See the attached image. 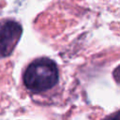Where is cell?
Listing matches in <instances>:
<instances>
[{
  "label": "cell",
  "mask_w": 120,
  "mask_h": 120,
  "mask_svg": "<svg viewBox=\"0 0 120 120\" xmlns=\"http://www.w3.org/2000/svg\"><path fill=\"white\" fill-rule=\"evenodd\" d=\"M59 71L55 62L40 57L29 64L23 73V83L32 92L40 93L53 87L58 82Z\"/></svg>",
  "instance_id": "1"
},
{
  "label": "cell",
  "mask_w": 120,
  "mask_h": 120,
  "mask_svg": "<svg viewBox=\"0 0 120 120\" xmlns=\"http://www.w3.org/2000/svg\"><path fill=\"white\" fill-rule=\"evenodd\" d=\"M22 33V25L11 19L0 21V58L9 56Z\"/></svg>",
  "instance_id": "2"
},
{
  "label": "cell",
  "mask_w": 120,
  "mask_h": 120,
  "mask_svg": "<svg viewBox=\"0 0 120 120\" xmlns=\"http://www.w3.org/2000/svg\"><path fill=\"white\" fill-rule=\"evenodd\" d=\"M106 120H119V112H116L113 115L110 116V117H109V118H107Z\"/></svg>",
  "instance_id": "3"
}]
</instances>
